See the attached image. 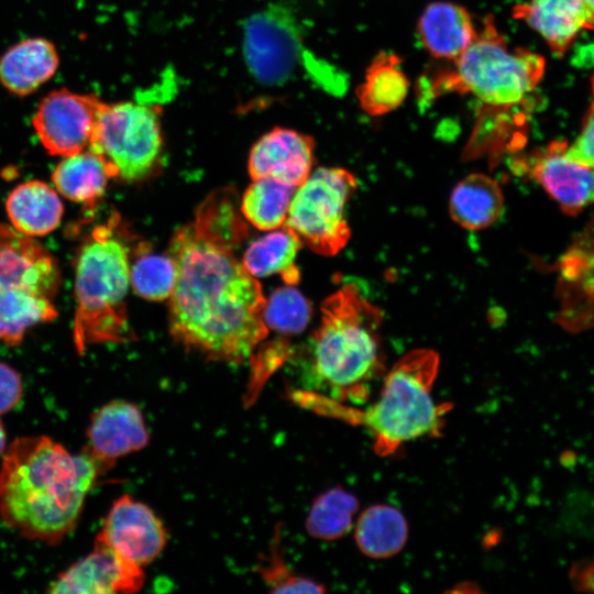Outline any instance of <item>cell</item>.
I'll list each match as a JSON object with an SVG mask.
<instances>
[{
	"instance_id": "obj_12",
	"label": "cell",
	"mask_w": 594,
	"mask_h": 594,
	"mask_svg": "<svg viewBox=\"0 0 594 594\" xmlns=\"http://www.w3.org/2000/svg\"><path fill=\"white\" fill-rule=\"evenodd\" d=\"M96 541L143 568L162 553L167 532L151 507L123 495L110 508Z\"/></svg>"
},
{
	"instance_id": "obj_33",
	"label": "cell",
	"mask_w": 594,
	"mask_h": 594,
	"mask_svg": "<svg viewBox=\"0 0 594 594\" xmlns=\"http://www.w3.org/2000/svg\"><path fill=\"white\" fill-rule=\"evenodd\" d=\"M569 580L575 591L594 593V554L573 562Z\"/></svg>"
},
{
	"instance_id": "obj_16",
	"label": "cell",
	"mask_w": 594,
	"mask_h": 594,
	"mask_svg": "<svg viewBox=\"0 0 594 594\" xmlns=\"http://www.w3.org/2000/svg\"><path fill=\"white\" fill-rule=\"evenodd\" d=\"M314 151L311 136L292 129L274 128L251 148L249 174L253 180L271 178L297 188L311 173Z\"/></svg>"
},
{
	"instance_id": "obj_21",
	"label": "cell",
	"mask_w": 594,
	"mask_h": 594,
	"mask_svg": "<svg viewBox=\"0 0 594 594\" xmlns=\"http://www.w3.org/2000/svg\"><path fill=\"white\" fill-rule=\"evenodd\" d=\"M504 209L499 184L488 175L475 173L460 180L453 188L449 213L459 226L481 230L493 224Z\"/></svg>"
},
{
	"instance_id": "obj_26",
	"label": "cell",
	"mask_w": 594,
	"mask_h": 594,
	"mask_svg": "<svg viewBox=\"0 0 594 594\" xmlns=\"http://www.w3.org/2000/svg\"><path fill=\"white\" fill-rule=\"evenodd\" d=\"M296 188L271 178L254 179L243 194L241 212L255 228L272 231L283 227Z\"/></svg>"
},
{
	"instance_id": "obj_25",
	"label": "cell",
	"mask_w": 594,
	"mask_h": 594,
	"mask_svg": "<svg viewBox=\"0 0 594 594\" xmlns=\"http://www.w3.org/2000/svg\"><path fill=\"white\" fill-rule=\"evenodd\" d=\"M408 526L404 515L389 505H373L360 515L354 529L355 542L363 554L387 559L405 546Z\"/></svg>"
},
{
	"instance_id": "obj_14",
	"label": "cell",
	"mask_w": 594,
	"mask_h": 594,
	"mask_svg": "<svg viewBox=\"0 0 594 594\" xmlns=\"http://www.w3.org/2000/svg\"><path fill=\"white\" fill-rule=\"evenodd\" d=\"M145 582L143 568L95 541L94 550L72 564L50 585V593L114 594L139 592Z\"/></svg>"
},
{
	"instance_id": "obj_4",
	"label": "cell",
	"mask_w": 594,
	"mask_h": 594,
	"mask_svg": "<svg viewBox=\"0 0 594 594\" xmlns=\"http://www.w3.org/2000/svg\"><path fill=\"white\" fill-rule=\"evenodd\" d=\"M383 314L352 284L329 295L314 334L312 372L319 387L340 403L364 402L382 371L378 330ZM324 392V393H326Z\"/></svg>"
},
{
	"instance_id": "obj_29",
	"label": "cell",
	"mask_w": 594,
	"mask_h": 594,
	"mask_svg": "<svg viewBox=\"0 0 594 594\" xmlns=\"http://www.w3.org/2000/svg\"><path fill=\"white\" fill-rule=\"evenodd\" d=\"M311 312L307 298L294 285H287L275 289L266 299L263 318L268 329L297 334L306 329Z\"/></svg>"
},
{
	"instance_id": "obj_19",
	"label": "cell",
	"mask_w": 594,
	"mask_h": 594,
	"mask_svg": "<svg viewBox=\"0 0 594 594\" xmlns=\"http://www.w3.org/2000/svg\"><path fill=\"white\" fill-rule=\"evenodd\" d=\"M59 65L55 45L43 37L23 40L0 57V84L11 94L25 97L50 80Z\"/></svg>"
},
{
	"instance_id": "obj_24",
	"label": "cell",
	"mask_w": 594,
	"mask_h": 594,
	"mask_svg": "<svg viewBox=\"0 0 594 594\" xmlns=\"http://www.w3.org/2000/svg\"><path fill=\"white\" fill-rule=\"evenodd\" d=\"M301 245L299 238L283 226L253 241L241 262L253 277L280 274L287 285H296L300 274L295 258Z\"/></svg>"
},
{
	"instance_id": "obj_5",
	"label": "cell",
	"mask_w": 594,
	"mask_h": 594,
	"mask_svg": "<svg viewBox=\"0 0 594 594\" xmlns=\"http://www.w3.org/2000/svg\"><path fill=\"white\" fill-rule=\"evenodd\" d=\"M117 224L113 218L94 228L76 257L74 342L78 353L90 344L135 338L125 301L130 261Z\"/></svg>"
},
{
	"instance_id": "obj_13",
	"label": "cell",
	"mask_w": 594,
	"mask_h": 594,
	"mask_svg": "<svg viewBox=\"0 0 594 594\" xmlns=\"http://www.w3.org/2000/svg\"><path fill=\"white\" fill-rule=\"evenodd\" d=\"M568 143L556 140L535 151L528 169L544 191L568 215L594 204V168L566 154Z\"/></svg>"
},
{
	"instance_id": "obj_28",
	"label": "cell",
	"mask_w": 594,
	"mask_h": 594,
	"mask_svg": "<svg viewBox=\"0 0 594 594\" xmlns=\"http://www.w3.org/2000/svg\"><path fill=\"white\" fill-rule=\"evenodd\" d=\"M175 280L176 267L168 253H145L130 265V284L145 299L158 301L169 298Z\"/></svg>"
},
{
	"instance_id": "obj_8",
	"label": "cell",
	"mask_w": 594,
	"mask_h": 594,
	"mask_svg": "<svg viewBox=\"0 0 594 594\" xmlns=\"http://www.w3.org/2000/svg\"><path fill=\"white\" fill-rule=\"evenodd\" d=\"M88 146L113 178L140 180L152 172L162 152L158 111L141 102H103Z\"/></svg>"
},
{
	"instance_id": "obj_31",
	"label": "cell",
	"mask_w": 594,
	"mask_h": 594,
	"mask_svg": "<svg viewBox=\"0 0 594 594\" xmlns=\"http://www.w3.org/2000/svg\"><path fill=\"white\" fill-rule=\"evenodd\" d=\"M566 154L579 163L594 168V75L592 78V102L583 119L581 132L566 147Z\"/></svg>"
},
{
	"instance_id": "obj_11",
	"label": "cell",
	"mask_w": 594,
	"mask_h": 594,
	"mask_svg": "<svg viewBox=\"0 0 594 594\" xmlns=\"http://www.w3.org/2000/svg\"><path fill=\"white\" fill-rule=\"evenodd\" d=\"M102 105L95 95L53 90L40 102L33 128L51 155H74L89 145Z\"/></svg>"
},
{
	"instance_id": "obj_34",
	"label": "cell",
	"mask_w": 594,
	"mask_h": 594,
	"mask_svg": "<svg viewBox=\"0 0 594 594\" xmlns=\"http://www.w3.org/2000/svg\"><path fill=\"white\" fill-rule=\"evenodd\" d=\"M6 451V432L2 422L0 421V457Z\"/></svg>"
},
{
	"instance_id": "obj_15",
	"label": "cell",
	"mask_w": 594,
	"mask_h": 594,
	"mask_svg": "<svg viewBox=\"0 0 594 594\" xmlns=\"http://www.w3.org/2000/svg\"><path fill=\"white\" fill-rule=\"evenodd\" d=\"M84 449L102 471L129 453L148 444L150 433L139 407L127 400H111L91 416Z\"/></svg>"
},
{
	"instance_id": "obj_32",
	"label": "cell",
	"mask_w": 594,
	"mask_h": 594,
	"mask_svg": "<svg viewBox=\"0 0 594 594\" xmlns=\"http://www.w3.org/2000/svg\"><path fill=\"white\" fill-rule=\"evenodd\" d=\"M22 391L20 374L13 367L0 363V415L18 405Z\"/></svg>"
},
{
	"instance_id": "obj_20",
	"label": "cell",
	"mask_w": 594,
	"mask_h": 594,
	"mask_svg": "<svg viewBox=\"0 0 594 594\" xmlns=\"http://www.w3.org/2000/svg\"><path fill=\"white\" fill-rule=\"evenodd\" d=\"M14 229L25 235L42 237L55 230L63 216V204L47 184L31 180L16 186L6 201Z\"/></svg>"
},
{
	"instance_id": "obj_22",
	"label": "cell",
	"mask_w": 594,
	"mask_h": 594,
	"mask_svg": "<svg viewBox=\"0 0 594 594\" xmlns=\"http://www.w3.org/2000/svg\"><path fill=\"white\" fill-rule=\"evenodd\" d=\"M400 63L397 55L383 52L371 62L364 80L356 88V97L364 112L373 117L383 116L403 103L409 90V80Z\"/></svg>"
},
{
	"instance_id": "obj_35",
	"label": "cell",
	"mask_w": 594,
	"mask_h": 594,
	"mask_svg": "<svg viewBox=\"0 0 594 594\" xmlns=\"http://www.w3.org/2000/svg\"><path fill=\"white\" fill-rule=\"evenodd\" d=\"M588 11L594 16V0H583Z\"/></svg>"
},
{
	"instance_id": "obj_7",
	"label": "cell",
	"mask_w": 594,
	"mask_h": 594,
	"mask_svg": "<svg viewBox=\"0 0 594 594\" xmlns=\"http://www.w3.org/2000/svg\"><path fill=\"white\" fill-rule=\"evenodd\" d=\"M59 285L54 257L28 235L0 224V340L18 345L29 328L53 321Z\"/></svg>"
},
{
	"instance_id": "obj_1",
	"label": "cell",
	"mask_w": 594,
	"mask_h": 594,
	"mask_svg": "<svg viewBox=\"0 0 594 594\" xmlns=\"http://www.w3.org/2000/svg\"><path fill=\"white\" fill-rule=\"evenodd\" d=\"M245 233L230 193L218 190L169 243L176 267L169 332L211 361L242 363L268 334L260 283L234 255Z\"/></svg>"
},
{
	"instance_id": "obj_27",
	"label": "cell",
	"mask_w": 594,
	"mask_h": 594,
	"mask_svg": "<svg viewBox=\"0 0 594 594\" xmlns=\"http://www.w3.org/2000/svg\"><path fill=\"white\" fill-rule=\"evenodd\" d=\"M358 509L359 502L353 494L341 487L330 488L312 503L306 529L311 537L319 540L340 539L352 529Z\"/></svg>"
},
{
	"instance_id": "obj_30",
	"label": "cell",
	"mask_w": 594,
	"mask_h": 594,
	"mask_svg": "<svg viewBox=\"0 0 594 594\" xmlns=\"http://www.w3.org/2000/svg\"><path fill=\"white\" fill-rule=\"evenodd\" d=\"M257 571L271 593L324 592L321 584L294 573L278 553L276 546H273L271 554L258 565Z\"/></svg>"
},
{
	"instance_id": "obj_10",
	"label": "cell",
	"mask_w": 594,
	"mask_h": 594,
	"mask_svg": "<svg viewBox=\"0 0 594 594\" xmlns=\"http://www.w3.org/2000/svg\"><path fill=\"white\" fill-rule=\"evenodd\" d=\"M243 51L258 81L271 86L286 82L302 51V32L294 12L274 3L251 15L244 24Z\"/></svg>"
},
{
	"instance_id": "obj_23",
	"label": "cell",
	"mask_w": 594,
	"mask_h": 594,
	"mask_svg": "<svg viewBox=\"0 0 594 594\" xmlns=\"http://www.w3.org/2000/svg\"><path fill=\"white\" fill-rule=\"evenodd\" d=\"M111 178L108 165L91 151L65 156L52 174L56 189L64 197L89 208L102 198Z\"/></svg>"
},
{
	"instance_id": "obj_3",
	"label": "cell",
	"mask_w": 594,
	"mask_h": 594,
	"mask_svg": "<svg viewBox=\"0 0 594 594\" xmlns=\"http://www.w3.org/2000/svg\"><path fill=\"white\" fill-rule=\"evenodd\" d=\"M431 349L409 351L387 373L378 399L358 410L317 393H297V400L324 415L363 426L373 437L376 454L387 457L409 441L439 436L449 405H437L431 391L439 370Z\"/></svg>"
},
{
	"instance_id": "obj_6",
	"label": "cell",
	"mask_w": 594,
	"mask_h": 594,
	"mask_svg": "<svg viewBox=\"0 0 594 594\" xmlns=\"http://www.w3.org/2000/svg\"><path fill=\"white\" fill-rule=\"evenodd\" d=\"M454 68L437 76L429 95L472 94L495 107L518 105L541 80L544 58L522 47L510 48L487 15L470 46L453 62Z\"/></svg>"
},
{
	"instance_id": "obj_17",
	"label": "cell",
	"mask_w": 594,
	"mask_h": 594,
	"mask_svg": "<svg viewBox=\"0 0 594 594\" xmlns=\"http://www.w3.org/2000/svg\"><path fill=\"white\" fill-rule=\"evenodd\" d=\"M513 16L538 32L558 56L581 31L594 30V16L583 0H529L515 6Z\"/></svg>"
},
{
	"instance_id": "obj_9",
	"label": "cell",
	"mask_w": 594,
	"mask_h": 594,
	"mask_svg": "<svg viewBox=\"0 0 594 594\" xmlns=\"http://www.w3.org/2000/svg\"><path fill=\"white\" fill-rule=\"evenodd\" d=\"M355 189L356 180L349 170L320 167L295 189L283 226L311 251L333 256L351 237L344 210Z\"/></svg>"
},
{
	"instance_id": "obj_2",
	"label": "cell",
	"mask_w": 594,
	"mask_h": 594,
	"mask_svg": "<svg viewBox=\"0 0 594 594\" xmlns=\"http://www.w3.org/2000/svg\"><path fill=\"white\" fill-rule=\"evenodd\" d=\"M102 472L85 450L73 455L45 436L18 438L0 466L1 519L28 539L57 544L74 530Z\"/></svg>"
},
{
	"instance_id": "obj_18",
	"label": "cell",
	"mask_w": 594,
	"mask_h": 594,
	"mask_svg": "<svg viewBox=\"0 0 594 594\" xmlns=\"http://www.w3.org/2000/svg\"><path fill=\"white\" fill-rule=\"evenodd\" d=\"M425 50L433 57L454 62L473 42L477 31L469 11L457 3H429L417 22Z\"/></svg>"
}]
</instances>
